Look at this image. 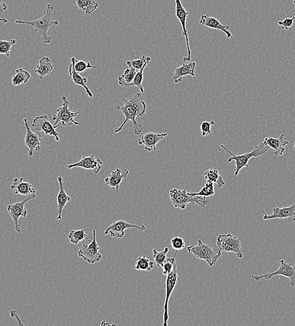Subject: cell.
<instances>
[{
  "label": "cell",
  "mask_w": 295,
  "mask_h": 326,
  "mask_svg": "<svg viewBox=\"0 0 295 326\" xmlns=\"http://www.w3.org/2000/svg\"><path fill=\"white\" fill-rule=\"evenodd\" d=\"M123 106H118L116 108L125 116V120L120 127L116 128L115 132L118 133L122 130L126 122L131 120L132 122L133 132L135 135L140 134L142 132L143 125L139 124L136 118L141 117L145 114L146 111V104L144 101L143 96L141 93H136L134 96H131L130 100H127L123 98Z\"/></svg>",
  "instance_id": "obj_1"
},
{
  "label": "cell",
  "mask_w": 295,
  "mask_h": 326,
  "mask_svg": "<svg viewBox=\"0 0 295 326\" xmlns=\"http://www.w3.org/2000/svg\"><path fill=\"white\" fill-rule=\"evenodd\" d=\"M54 10V7L53 4H47L46 14L44 16L36 20L31 22L17 20L16 24H24V26H26L27 24V26H33L35 31L38 34L39 36L43 38L44 44H51L52 37L48 36L49 30L51 28V26H53L54 27L59 24V22L58 20H54L51 18L52 14H53Z\"/></svg>",
  "instance_id": "obj_2"
},
{
  "label": "cell",
  "mask_w": 295,
  "mask_h": 326,
  "mask_svg": "<svg viewBox=\"0 0 295 326\" xmlns=\"http://www.w3.org/2000/svg\"><path fill=\"white\" fill-rule=\"evenodd\" d=\"M220 147L231 155L227 158V162H234L235 163V168L234 174V178L237 176V174H239V172L243 168H246V169L248 170V162L251 158L259 157L260 156L264 154L270 148L268 146L264 144L263 142H262L259 146L255 145L254 149L251 152L245 153V154L240 155H235L233 154L227 148H225L224 145L220 144Z\"/></svg>",
  "instance_id": "obj_3"
},
{
  "label": "cell",
  "mask_w": 295,
  "mask_h": 326,
  "mask_svg": "<svg viewBox=\"0 0 295 326\" xmlns=\"http://www.w3.org/2000/svg\"><path fill=\"white\" fill-rule=\"evenodd\" d=\"M187 250L196 258L206 261L210 266H214L222 256V251L219 248H215L212 244L203 243L201 240H198L197 246H187Z\"/></svg>",
  "instance_id": "obj_4"
},
{
  "label": "cell",
  "mask_w": 295,
  "mask_h": 326,
  "mask_svg": "<svg viewBox=\"0 0 295 326\" xmlns=\"http://www.w3.org/2000/svg\"><path fill=\"white\" fill-rule=\"evenodd\" d=\"M171 202L177 208L185 210L188 204H197L201 206H206L209 202L205 198L199 196H190L187 189L172 188L170 190Z\"/></svg>",
  "instance_id": "obj_5"
},
{
  "label": "cell",
  "mask_w": 295,
  "mask_h": 326,
  "mask_svg": "<svg viewBox=\"0 0 295 326\" xmlns=\"http://www.w3.org/2000/svg\"><path fill=\"white\" fill-rule=\"evenodd\" d=\"M63 103L60 108L57 110L56 114L53 116L54 121V127L58 128L62 126L63 127H70L72 125H80V123L75 120V118L78 117L79 112H73L69 108V102L65 96L62 98Z\"/></svg>",
  "instance_id": "obj_6"
},
{
  "label": "cell",
  "mask_w": 295,
  "mask_h": 326,
  "mask_svg": "<svg viewBox=\"0 0 295 326\" xmlns=\"http://www.w3.org/2000/svg\"><path fill=\"white\" fill-rule=\"evenodd\" d=\"M241 237L235 236L229 234H220L217 237V244L218 248L225 252H234L236 254L237 258H241L244 256L242 252Z\"/></svg>",
  "instance_id": "obj_7"
},
{
  "label": "cell",
  "mask_w": 295,
  "mask_h": 326,
  "mask_svg": "<svg viewBox=\"0 0 295 326\" xmlns=\"http://www.w3.org/2000/svg\"><path fill=\"white\" fill-rule=\"evenodd\" d=\"M93 239L89 244H84L78 251V254L79 258H83L88 263L93 264L99 262L102 258V255L99 250L101 248L96 241V230L93 231Z\"/></svg>",
  "instance_id": "obj_8"
},
{
  "label": "cell",
  "mask_w": 295,
  "mask_h": 326,
  "mask_svg": "<svg viewBox=\"0 0 295 326\" xmlns=\"http://www.w3.org/2000/svg\"><path fill=\"white\" fill-rule=\"evenodd\" d=\"M282 276L288 278L290 280V285L292 287L295 286V266L290 263H287L284 260H280V266L276 271L271 273H267L263 275H252L251 278L255 280L258 282L262 278L265 280L270 279L274 276Z\"/></svg>",
  "instance_id": "obj_9"
},
{
  "label": "cell",
  "mask_w": 295,
  "mask_h": 326,
  "mask_svg": "<svg viewBox=\"0 0 295 326\" xmlns=\"http://www.w3.org/2000/svg\"><path fill=\"white\" fill-rule=\"evenodd\" d=\"M37 198L36 194H32L27 198L26 200L22 202H18L16 204H9L7 206V210H8L10 216L13 219L15 224V228L17 232H21V224H19V218L21 217L26 218L28 214L27 210L26 207V204L27 202L31 200Z\"/></svg>",
  "instance_id": "obj_10"
},
{
  "label": "cell",
  "mask_w": 295,
  "mask_h": 326,
  "mask_svg": "<svg viewBox=\"0 0 295 326\" xmlns=\"http://www.w3.org/2000/svg\"><path fill=\"white\" fill-rule=\"evenodd\" d=\"M178 280V276L177 263H176V260H175L174 263H173V268L172 272L167 275V279H166V295L164 307H163L164 308V312H163V326H167L168 325V320H169V316H168V302H169L171 294H172L176 285H177Z\"/></svg>",
  "instance_id": "obj_11"
},
{
  "label": "cell",
  "mask_w": 295,
  "mask_h": 326,
  "mask_svg": "<svg viewBox=\"0 0 295 326\" xmlns=\"http://www.w3.org/2000/svg\"><path fill=\"white\" fill-rule=\"evenodd\" d=\"M25 126L26 128V135L25 138V143H26L27 149L29 150L30 156L34 155L35 150L39 152L42 149L41 142L42 140L41 133L40 132H33L31 130L28 120L24 118Z\"/></svg>",
  "instance_id": "obj_12"
},
{
  "label": "cell",
  "mask_w": 295,
  "mask_h": 326,
  "mask_svg": "<svg viewBox=\"0 0 295 326\" xmlns=\"http://www.w3.org/2000/svg\"><path fill=\"white\" fill-rule=\"evenodd\" d=\"M129 228H136L144 231L146 230V226L143 224H141V226H136V224H129L123 220H120L114 221L113 224L105 230V234L108 236L110 234L113 237L122 238L125 236L126 230Z\"/></svg>",
  "instance_id": "obj_13"
},
{
  "label": "cell",
  "mask_w": 295,
  "mask_h": 326,
  "mask_svg": "<svg viewBox=\"0 0 295 326\" xmlns=\"http://www.w3.org/2000/svg\"><path fill=\"white\" fill-rule=\"evenodd\" d=\"M32 127L38 132H44L45 134L55 138L56 142H59L60 138L56 128L52 124L47 115L37 116L33 120Z\"/></svg>",
  "instance_id": "obj_14"
},
{
  "label": "cell",
  "mask_w": 295,
  "mask_h": 326,
  "mask_svg": "<svg viewBox=\"0 0 295 326\" xmlns=\"http://www.w3.org/2000/svg\"><path fill=\"white\" fill-rule=\"evenodd\" d=\"M103 162L100 159V158H95V154L90 156H83L82 159L79 162L73 163V164L66 165V167L69 170H71L73 168H82L86 170H90L93 171L94 174H98L100 172Z\"/></svg>",
  "instance_id": "obj_15"
},
{
  "label": "cell",
  "mask_w": 295,
  "mask_h": 326,
  "mask_svg": "<svg viewBox=\"0 0 295 326\" xmlns=\"http://www.w3.org/2000/svg\"><path fill=\"white\" fill-rule=\"evenodd\" d=\"M175 12L176 16L182 24L183 29V36L185 37L186 44H187L188 56L183 58V60L190 62L191 60V51L190 49L189 40H188V33L187 28H186V21L188 16V12L185 10L184 7L183 6L180 0H175Z\"/></svg>",
  "instance_id": "obj_16"
},
{
  "label": "cell",
  "mask_w": 295,
  "mask_h": 326,
  "mask_svg": "<svg viewBox=\"0 0 295 326\" xmlns=\"http://www.w3.org/2000/svg\"><path fill=\"white\" fill-rule=\"evenodd\" d=\"M263 212L264 220L273 219H287L290 222H295V204L282 208L275 207L272 209V214H267Z\"/></svg>",
  "instance_id": "obj_17"
},
{
  "label": "cell",
  "mask_w": 295,
  "mask_h": 326,
  "mask_svg": "<svg viewBox=\"0 0 295 326\" xmlns=\"http://www.w3.org/2000/svg\"><path fill=\"white\" fill-rule=\"evenodd\" d=\"M168 133L148 132L141 136L138 140V144L143 145L145 146L144 150L145 152H155L157 148V144L158 142L167 137Z\"/></svg>",
  "instance_id": "obj_18"
},
{
  "label": "cell",
  "mask_w": 295,
  "mask_h": 326,
  "mask_svg": "<svg viewBox=\"0 0 295 326\" xmlns=\"http://www.w3.org/2000/svg\"><path fill=\"white\" fill-rule=\"evenodd\" d=\"M199 24L209 28L216 29L224 32L226 34L227 38H233L232 34L229 30L230 26L220 24V22L214 17L210 16L208 14H202Z\"/></svg>",
  "instance_id": "obj_19"
},
{
  "label": "cell",
  "mask_w": 295,
  "mask_h": 326,
  "mask_svg": "<svg viewBox=\"0 0 295 326\" xmlns=\"http://www.w3.org/2000/svg\"><path fill=\"white\" fill-rule=\"evenodd\" d=\"M128 174L129 171L126 168L124 170L117 168L113 170L111 174L105 179L106 184L111 187V188L118 192L121 182L128 176Z\"/></svg>",
  "instance_id": "obj_20"
},
{
  "label": "cell",
  "mask_w": 295,
  "mask_h": 326,
  "mask_svg": "<svg viewBox=\"0 0 295 326\" xmlns=\"http://www.w3.org/2000/svg\"><path fill=\"white\" fill-rule=\"evenodd\" d=\"M285 134H282L278 138L272 137L265 138L263 140L264 144L268 146L274 150V154L277 156H282L285 152V146L288 144L287 140H284Z\"/></svg>",
  "instance_id": "obj_21"
},
{
  "label": "cell",
  "mask_w": 295,
  "mask_h": 326,
  "mask_svg": "<svg viewBox=\"0 0 295 326\" xmlns=\"http://www.w3.org/2000/svg\"><path fill=\"white\" fill-rule=\"evenodd\" d=\"M11 189L16 194H20L23 196L36 194V190H35L33 185L29 182H24V178L21 179H19L18 178H14Z\"/></svg>",
  "instance_id": "obj_22"
},
{
  "label": "cell",
  "mask_w": 295,
  "mask_h": 326,
  "mask_svg": "<svg viewBox=\"0 0 295 326\" xmlns=\"http://www.w3.org/2000/svg\"><path fill=\"white\" fill-rule=\"evenodd\" d=\"M58 182L60 189H59L58 197H57L58 214H57L58 216H57L56 220H60L63 218H62V213H63V210L65 208L67 204L70 201L71 198L66 194L65 189H64L65 184H64L63 178L59 176Z\"/></svg>",
  "instance_id": "obj_23"
},
{
  "label": "cell",
  "mask_w": 295,
  "mask_h": 326,
  "mask_svg": "<svg viewBox=\"0 0 295 326\" xmlns=\"http://www.w3.org/2000/svg\"><path fill=\"white\" fill-rule=\"evenodd\" d=\"M71 64H69V74L70 75L72 80L74 82V84H76V85L81 86L82 87L84 88V90H86L87 95L88 96V97L90 100L93 98V94L91 92L90 90H89L88 86H86L87 82H88V78H83V76L79 75V74L74 69V64L76 61L75 58H72L71 59Z\"/></svg>",
  "instance_id": "obj_24"
},
{
  "label": "cell",
  "mask_w": 295,
  "mask_h": 326,
  "mask_svg": "<svg viewBox=\"0 0 295 326\" xmlns=\"http://www.w3.org/2000/svg\"><path fill=\"white\" fill-rule=\"evenodd\" d=\"M197 64L195 62L183 64L182 66L175 69L174 75L173 76V82L175 83L182 82L183 76H195V68Z\"/></svg>",
  "instance_id": "obj_25"
},
{
  "label": "cell",
  "mask_w": 295,
  "mask_h": 326,
  "mask_svg": "<svg viewBox=\"0 0 295 326\" xmlns=\"http://www.w3.org/2000/svg\"><path fill=\"white\" fill-rule=\"evenodd\" d=\"M54 66L51 63V58L48 56H44L41 59L37 65L35 72L39 74L40 78H44V76L48 75L55 76V74L53 72Z\"/></svg>",
  "instance_id": "obj_26"
},
{
  "label": "cell",
  "mask_w": 295,
  "mask_h": 326,
  "mask_svg": "<svg viewBox=\"0 0 295 326\" xmlns=\"http://www.w3.org/2000/svg\"><path fill=\"white\" fill-rule=\"evenodd\" d=\"M204 178L207 182L216 184L219 188L224 186L225 182L217 169L210 168L204 172Z\"/></svg>",
  "instance_id": "obj_27"
},
{
  "label": "cell",
  "mask_w": 295,
  "mask_h": 326,
  "mask_svg": "<svg viewBox=\"0 0 295 326\" xmlns=\"http://www.w3.org/2000/svg\"><path fill=\"white\" fill-rule=\"evenodd\" d=\"M136 69L130 66H126V70L124 72L123 75L119 76V85L122 87H128V85L132 82L136 74Z\"/></svg>",
  "instance_id": "obj_28"
},
{
  "label": "cell",
  "mask_w": 295,
  "mask_h": 326,
  "mask_svg": "<svg viewBox=\"0 0 295 326\" xmlns=\"http://www.w3.org/2000/svg\"><path fill=\"white\" fill-rule=\"evenodd\" d=\"M31 74L24 68H19L16 70V75L12 76V84L14 86H19L28 82L31 79Z\"/></svg>",
  "instance_id": "obj_29"
},
{
  "label": "cell",
  "mask_w": 295,
  "mask_h": 326,
  "mask_svg": "<svg viewBox=\"0 0 295 326\" xmlns=\"http://www.w3.org/2000/svg\"><path fill=\"white\" fill-rule=\"evenodd\" d=\"M76 4L81 10L88 14L93 13L99 6L98 2L94 0H76Z\"/></svg>",
  "instance_id": "obj_30"
},
{
  "label": "cell",
  "mask_w": 295,
  "mask_h": 326,
  "mask_svg": "<svg viewBox=\"0 0 295 326\" xmlns=\"http://www.w3.org/2000/svg\"><path fill=\"white\" fill-rule=\"evenodd\" d=\"M68 238L72 244H78L84 239L92 240V239L86 234L85 230L81 229L78 230H71L68 234Z\"/></svg>",
  "instance_id": "obj_31"
},
{
  "label": "cell",
  "mask_w": 295,
  "mask_h": 326,
  "mask_svg": "<svg viewBox=\"0 0 295 326\" xmlns=\"http://www.w3.org/2000/svg\"><path fill=\"white\" fill-rule=\"evenodd\" d=\"M190 196H199L202 197L212 196L215 194V188L213 182L206 181L205 186L197 192H188Z\"/></svg>",
  "instance_id": "obj_32"
},
{
  "label": "cell",
  "mask_w": 295,
  "mask_h": 326,
  "mask_svg": "<svg viewBox=\"0 0 295 326\" xmlns=\"http://www.w3.org/2000/svg\"><path fill=\"white\" fill-rule=\"evenodd\" d=\"M154 266V263L145 256H139L136 260L135 268L137 270L150 271Z\"/></svg>",
  "instance_id": "obj_33"
},
{
  "label": "cell",
  "mask_w": 295,
  "mask_h": 326,
  "mask_svg": "<svg viewBox=\"0 0 295 326\" xmlns=\"http://www.w3.org/2000/svg\"><path fill=\"white\" fill-rule=\"evenodd\" d=\"M149 56H143L137 60H130L126 62V64L130 68H135L136 70H141V68H145L151 60Z\"/></svg>",
  "instance_id": "obj_34"
},
{
  "label": "cell",
  "mask_w": 295,
  "mask_h": 326,
  "mask_svg": "<svg viewBox=\"0 0 295 326\" xmlns=\"http://www.w3.org/2000/svg\"><path fill=\"white\" fill-rule=\"evenodd\" d=\"M169 251V248H165L164 250L162 252H158L157 248H154L153 250V258L156 264L158 266H163V264H165L166 260H167V254Z\"/></svg>",
  "instance_id": "obj_35"
},
{
  "label": "cell",
  "mask_w": 295,
  "mask_h": 326,
  "mask_svg": "<svg viewBox=\"0 0 295 326\" xmlns=\"http://www.w3.org/2000/svg\"><path fill=\"white\" fill-rule=\"evenodd\" d=\"M17 44V40L12 39L10 41L0 40V54H4L7 56H11L12 46Z\"/></svg>",
  "instance_id": "obj_36"
},
{
  "label": "cell",
  "mask_w": 295,
  "mask_h": 326,
  "mask_svg": "<svg viewBox=\"0 0 295 326\" xmlns=\"http://www.w3.org/2000/svg\"><path fill=\"white\" fill-rule=\"evenodd\" d=\"M144 69H145V68H141V70L138 72H136V76L135 78H134L132 82L128 85V86H135V87L138 88L141 91V93L144 92V88L142 85Z\"/></svg>",
  "instance_id": "obj_37"
},
{
  "label": "cell",
  "mask_w": 295,
  "mask_h": 326,
  "mask_svg": "<svg viewBox=\"0 0 295 326\" xmlns=\"http://www.w3.org/2000/svg\"><path fill=\"white\" fill-rule=\"evenodd\" d=\"M74 68L78 73H82L88 68H97V66L91 65L89 62H86L85 60H76L74 64Z\"/></svg>",
  "instance_id": "obj_38"
},
{
  "label": "cell",
  "mask_w": 295,
  "mask_h": 326,
  "mask_svg": "<svg viewBox=\"0 0 295 326\" xmlns=\"http://www.w3.org/2000/svg\"><path fill=\"white\" fill-rule=\"evenodd\" d=\"M178 252L179 251L176 250L175 255L173 258H167V260H166L165 264H163V266H162L163 274H164V275L167 276L168 274L172 272L173 268V263H174L176 256H177Z\"/></svg>",
  "instance_id": "obj_39"
},
{
  "label": "cell",
  "mask_w": 295,
  "mask_h": 326,
  "mask_svg": "<svg viewBox=\"0 0 295 326\" xmlns=\"http://www.w3.org/2000/svg\"><path fill=\"white\" fill-rule=\"evenodd\" d=\"M212 126H215V127L217 128L216 124L213 120L210 121V122L204 121L202 123L201 126H200V130H201L202 136L205 137L208 135H212Z\"/></svg>",
  "instance_id": "obj_40"
},
{
  "label": "cell",
  "mask_w": 295,
  "mask_h": 326,
  "mask_svg": "<svg viewBox=\"0 0 295 326\" xmlns=\"http://www.w3.org/2000/svg\"><path fill=\"white\" fill-rule=\"evenodd\" d=\"M170 243L172 244V248L177 251L182 250L185 246V243L183 239L178 236L173 237L171 240Z\"/></svg>",
  "instance_id": "obj_41"
},
{
  "label": "cell",
  "mask_w": 295,
  "mask_h": 326,
  "mask_svg": "<svg viewBox=\"0 0 295 326\" xmlns=\"http://www.w3.org/2000/svg\"><path fill=\"white\" fill-rule=\"evenodd\" d=\"M295 20V14H293L292 18H286L283 20L282 21H279L277 22L279 26L281 27L282 29L286 30H288L289 28L292 26L293 22Z\"/></svg>",
  "instance_id": "obj_42"
},
{
  "label": "cell",
  "mask_w": 295,
  "mask_h": 326,
  "mask_svg": "<svg viewBox=\"0 0 295 326\" xmlns=\"http://www.w3.org/2000/svg\"><path fill=\"white\" fill-rule=\"evenodd\" d=\"M7 9H8V6L5 3L4 0H0V14H3Z\"/></svg>",
  "instance_id": "obj_43"
},
{
  "label": "cell",
  "mask_w": 295,
  "mask_h": 326,
  "mask_svg": "<svg viewBox=\"0 0 295 326\" xmlns=\"http://www.w3.org/2000/svg\"><path fill=\"white\" fill-rule=\"evenodd\" d=\"M11 317L16 318H17V320H18L19 325H22V326L24 325V324L21 322V320H20V318H19L18 310H12L11 312Z\"/></svg>",
  "instance_id": "obj_44"
},
{
  "label": "cell",
  "mask_w": 295,
  "mask_h": 326,
  "mask_svg": "<svg viewBox=\"0 0 295 326\" xmlns=\"http://www.w3.org/2000/svg\"><path fill=\"white\" fill-rule=\"evenodd\" d=\"M101 326H116V324H111V323H108L106 322V320H103L102 323H101Z\"/></svg>",
  "instance_id": "obj_45"
},
{
  "label": "cell",
  "mask_w": 295,
  "mask_h": 326,
  "mask_svg": "<svg viewBox=\"0 0 295 326\" xmlns=\"http://www.w3.org/2000/svg\"><path fill=\"white\" fill-rule=\"evenodd\" d=\"M0 22H4V23L6 24L7 23V22H8L9 20L6 18H0Z\"/></svg>",
  "instance_id": "obj_46"
},
{
  "label": "cell",
  "mask_w": 295,
  "mask_h": 326,
  "mask_svg": "<svg viewBox=\"0 0 295 326\" xmlns=\"http://www.w3.org/2000/svg\"><path fill=\"white\" fill-rule=\"evenodd\" d=\"M294 150H295V140H294Z\"/></svg>",
  "instance_id": "obj_47"
},
{
  "label": "cell",
  "mask_w": 295,
  "mask_h": 326,
  "mask_svg": "<svg viewBox=\"0 0 295 326\" xmlns=\"http://www.w3.org/2000/svg\"><path fill=\"white\" fill-rule=\"evenodd\" d=\"M293 4H295V0H293Z\"/></svg>",
  "instance_id": "obj_48"
}]
</instances>
